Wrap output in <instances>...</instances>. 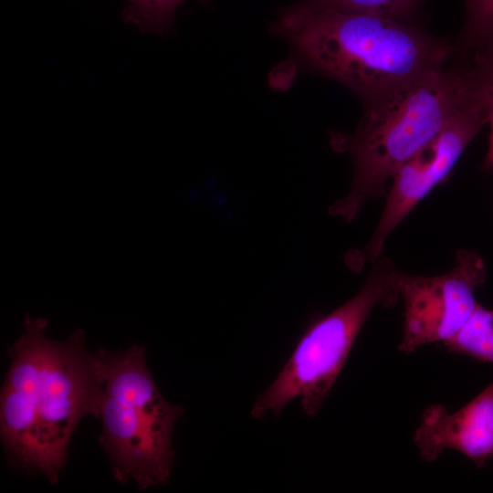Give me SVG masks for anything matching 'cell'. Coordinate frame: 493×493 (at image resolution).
<instances>
[{"instance_id":"obj_10","label":"cell","mask_w":493,"mask_h":493,"mask_svg":"<svg viewBox=\"0 0 493 493\" xmlns=\"http://www.w3.org/2000/svg\"><path fill=\"white\" fill-rule=\"evenodd\" d=\"M187 0H127L123 19L143 32L165 34L169 32L179 7Z\"/></svg>"},{"instance_id":"obj_7","label":"cell","mask_w":493,"mask_h":493,"mask_svg":"<svg viewBox=\"0 0 493 493\" xmlns=\"http://www.w3.org/2000/svg\"><path fill=\"white\" fill-rule=\"evenodd\" d=\"M486 275L482 258L467 250L456 254L453 268L445 274L402 272L399 293L404 319L399 350L409 354L420 346L451 340L476 309L475 290Z\"/></svg>"},{"instance_id":"obj_8","label":"cell","mask_w":493,"mask_h":493,"mask_svg":"<svg viewBox=\"0 0 493 493\" xmlns=\"http://www.w3.org/2000/svg\"><path fill=\"white\" fill-rule=\"evenodd\" d=\"M414 440L425 461L433 462L453 449L484 466L493 457V382L452 414L439 404L426 407Z\"/></svg>"},{"instance_id":"obj_1","label":"cell","mask_w":493,"mask_h":493,"mask_svg":"<svg viewBox=\"0 0 493 493\" xmlns=\"http://www.w3.org/2000/svg\"><path fill=\"white\" fill-rule=\"evenodd\" d=\"M47 324L26 318L23 334L7 350L0 437L12 463L55 484L77 425L91 414L95 383L84 333L76 330L65 341H54Z\"/></svg>"},{"instance_id":"obj_5","label":"cell","mask_w":493,"mask_h":493,"mask_svg":"<svg viewBox=\"0 0 493 493\" xmlns=\"http://www.w3.org/2000/svg\"><path fill=\"white\" fill-rule=\"evenodd\" d=\"M362 288L330 313L310 323L282 369L256 399L251 416H278L294 399L310 417L320 410L372 311L400 298L402 270L382 255Z\"/></svg>"},{"instance_id":"obj_9","label":"cell","mask_w":493,"mask_h":493,"mask_svg":"<svg viewBox=\"0 0 493 493\" xmlns=\"http://www.w3.org/2000/svg\"><path fill=\"white\" fill-rule=\"evenodd\" d=\"M444 344L451 351L493 362V309L477 304L462 329Z\"/></svg>"},{"instance_id":"obj_4","label":"cell","mask_w":493,"mask_h":493,"mask_svg":"<svg viewBox=\"0 0 493 493\" xmlns=\"http://www.w3.org/2000/svg\"><path fill=\"white\" fill-rule=\"evenodd\" d=\"M91 415L100 420V446L115 478L139 489L166 484L173 467L174 426L184 409L161 393L143 345L92 352Z\"/></svg>"},{"instance_id":"obj_2","label":"cell","mask_w":493,"mask_h":493,"mask_svg":"<svg viewBox=\"0 0 493 493\" xmlns=\"http://www.w3.org/2000/svg\"><path fill=\"white\" fill-rule=\"evenodd\" d=\"M275 29L309 68L368 103L445 67L453 50L410 22L303 2L284 9Z\"/></svg>"},{"instance_id":"obj_13","label":"cell","mask_w":493,"mask_h":493,"mask_svg":"<svg viewBox=\"0 0 493 493\" xmlns=\"http://www.w3.org/2000/svg\"><path fill=\"white\" fill-rule=\"evenodd\" d=\"M482 72L485 91L489 107L488 125L489 134H493V50L487 51L482 55Z\"/></svg>"},{"instance_id":"obj_6","label":"cell","mask_w":493,"mask_h":493,"mask_svg":"<svg viewBox=\"0 0 493 493\" xmlns=\"http://www.w3.org/2000/svg\"><path fill=\"white\" fill-rule=\"evenodd\" d=\"M477 77L471 93L442 131L394 174L377 226L362 251L363 262L374 263L385 242L406 215L450 173L469 142L488 123L487 96Z\"/></svg>"},{"instance_id":"obj_3","label":"cell","mask_w":493,"mask_h":493,"mask_svg":"<svg viewBox=\"0 0 493 493\" xmlns=\"http://www.w3.org/2000/svg\"><path fill=\"white\" fill-rule=\"evenodd\" d=\"M433 70L368 103L356 131L341 142L353 162L351 190L330 215L352 221L371 198L387 194L396 172L436 136L472 91L470 60Z\"/></svg>"},{"instance_id":"obj_11","label":"cell","mask_w":493,"mask_h":493,"mask_svg":"<svg viewBox=\"0 0 493 493\" xmlns=\"http://www.w3.org/2000/svg\"><path fill=\"white\" fill-rule=\"evenodd\" d=\"M301 2L318 7L372 14L410 22L423 0H302Z\"/></svg>"},{"instance_id":"obj_12","label":"cell","mask_w":493,"mask_h":493,"mask_svg":"<svg viewBox=\"0 0 493 493\" xmlns=\"http://www.w3.org/2000/svg\"><path fill=\"white\" fill-rule=\"evenodd\" d=\"M465 5L461 49H493V0H465Z\"/></svg>"}]
</instances>
